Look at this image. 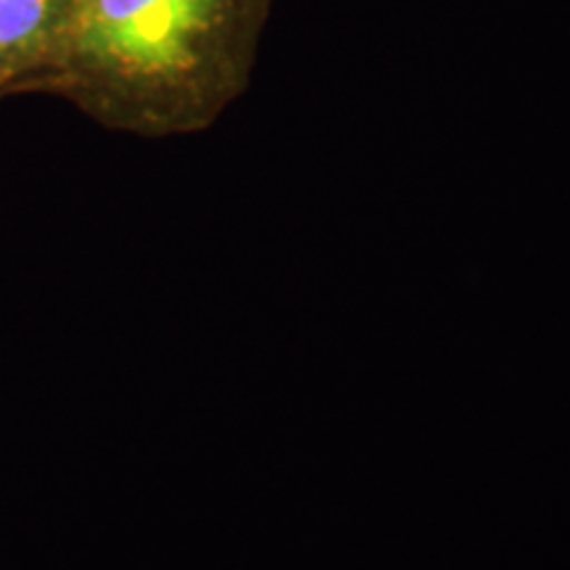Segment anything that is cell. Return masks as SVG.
<instances>
[{
  "instance_id": "6da1fadb",
  "label": "cell",
  "mask_w": 570,
  "mask_h": 570,
  "mask_svg": "<svg viewBox=\"0 0 570 570\" xmlns=\"http://www.w3.org/2000/svg\"><path fill=\"white\" fill-rule=\"evenodd\" d=\"M217 0H80L77 46L104 67L169 77L194 63Z\"/></svg>"
},
{
  "instance_id": "7a4b0ae2",
  "label": "cell",
  "mask_w": 570,
  "mask_h": 570,
  "mask_svg": "<svg viewBox=\"0 0 570 570\" xmlns=\"http://www.w3.org/2000/svg\"><path fill=\"white\" fill-rule=\"evenodd\" d=\"M61 0H0V59L38 48L59 19Z\"/></svg>"
}]
</instances>
